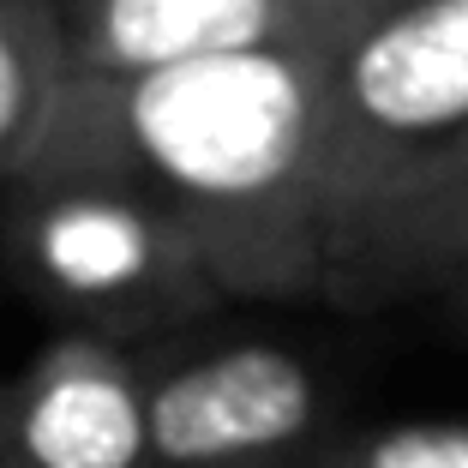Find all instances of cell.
<instances>
[{"label":"cell","instance_id":"6da1fadb","mask_svg":"<svg viewBox=\"0 0 468 468\" xmlns=\"http://www.w3.org/2000/svg\"><path fill=\"white\" fill-rule=\"evenodd\" d=\"M336 42L79 79L30 163L133 180L193 240L222 301H324V97Z\"/></svg>","mask_w":468,"mask_h":468},{"label":"cell","instance_id":"7a4b0ae2","mask_svg":"<svg viewBox=\"0 0 468 468\" xmlns=\"http://www.w3.org/2000/svg\"><path fill=\"white\" fill-rule=\"evenodd\" d=\"M0 264L72 336L156 348L222 301L193 240L133 180L84 163H30L0 180Z\"/></svg>","mask_w":468,"mask_h":468},{"label":"cell","instance_id":"3957f363","mask_svg":"<svg viewBox=\"0 0 468 468\" xmlns=\"http://www.w3.org/2000/svg\"><path fill=\"white\" fill-rule=\"evenodd\" d=\"M468 144V0H397L348 30L324 97L331 259Z\"/></svg>","mask_w":468,"mask_h":468},{"label":"cell","instance_id":"277c9868","mask_svg":"<svg viewBox=\"0 0 468 468\" xmlns=\"http://www.w3.org/2000/svg\"><path fill=\"white\" fill-rule=\"evenodd\" d=\"M144 360L156 468H318L331 456V390L294 348L180 331Z\"/></svg>","mask_w":468,"mask_h":468},{"label":"cell","instance_id":"5b68a950","mask_svg":"<svg viewBox=\"0 0 468 468\" xmlns=\"http://www.w3.org/2000/svg\"><path fill=\"white\" fill-rule=\"evenodd\" d=\"M0 456L13 468H156L151 360L60 331L0 378Z\"/></svg>","mask_w":468,"mask_h":468},{"label":"cell","instance_id":"8992f818","mask_svg":"<svg viewBox=\"0 0 468 468\" xmlns=\"http://www.w3.org/2000/svg\"><path fill=\"white\" fill-rule=\"evenodd\" d=\"M60 18L79 79H138L180 60L355 30L313 18L289 0H60Z\"/></svg>","mask_w":468,"mask_h":468},{"label":"cell","instance_id":"52a82bcc","mask_svg":"<svg viewBox=\"0 0 468 468\" xmlns=\"http://www.w3.org/2000/svg\"><path fill=\"white\" fill-rule=\"evenodd\" d=\"M463 264H468V144L336 252L331 276H324V301L385 306L397 294L456 282Z\"/></svg>","mask_w":468,"mask_h":468},{"label":"cell","instance_id":"ba28073f","mask_svg":"<svg viewBox=\"0 0 468 468\" xmlns=\"http://www.w3.org/2000/svg\"><path fill=\"white\" fill-rule=\"evenodd\" d=\"M79 84L60 0H0V180L30 168Z\"/></svg>","mask_w":468,"mask_h":468},{"label":"cell","instance_id":"9c48e42d","mask_svg":"<svg viewBox=\"0 0 468 468\" xmlns=\"http://www.w3.org/2000/svg\"><path fill=\"white\" fill-rule=\"evenodd\" d=\"M318 468H468V432L451 427H402L378 439L331 444Z\"/></svg>","mask_w":468,"mask_h":468},{"label":"cell","instance_id":"30bf717a","mask_svg":"<svg viewBox=\"0 0 468 468\" xmlns=\"http://www.w3.org/2000/svg\"><path fill=\"white\" fill-rule=\"evenodd\" d=\"M289 6H301L313 18H331V25H367L372 13H385L397 0H289Z\"/></svg>","mask_w":468,"mask_h":468},{"label":"cell","instance_id":"8fae6325","mask_svg":"<svg viewBox=\"0 0 468 468\" xmlns=\"http://www.w3.org/2000/svg\"><path fill=\"white\" fill-rule=\"evenodd\" d=\"M451 289H463V294H468V264H463V276H456V282H451Z\"/></svg>","mask_w":468,"mask_h":468},{"label":"cell","instance_id":"7c38bea8","mask_svg":"<svg viewBox=\"0 0 468 468\" xmlns=\"http://www.w3.org/2000/svg\"><path fill=\"white\" fill-rule=\"evenodd\" d=\"M0 468H13V463H6V456H0Z\"/></svg>","mask_w":468,"mask_h":468}]
</instances>
